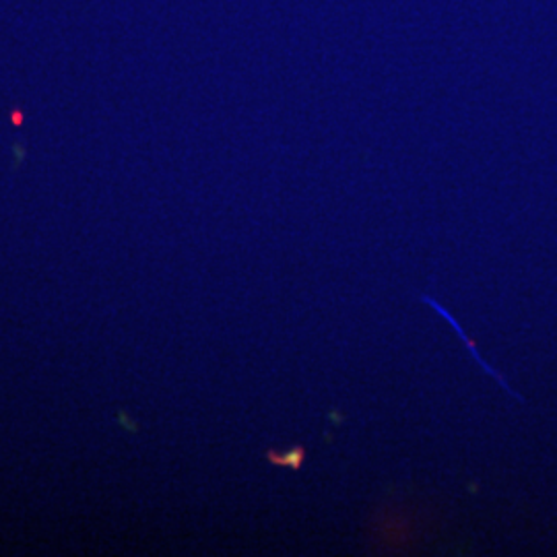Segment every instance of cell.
I'll return each mask as SVG.
<instances>
[{
  "label": "cell",
  "mask_w": 557,
  "mask_h": 557,
  "mask_svg": "<svg viewBox=\"0 0 557 557\" xmlns=\"http://www.w3.org/2000/svg\"><path fill=\"white\" fill-rule=\"evenodd\" d=\"M267 457H269V460H271L273 465H285V467H292V469H299V467H301V462H304L306 453H304V448H301V446H298V448L289 450L287 455H277V453L269 450V453H267Z\"/></svg>",
  "instance_id": "cell-1"
}]
</instances>
